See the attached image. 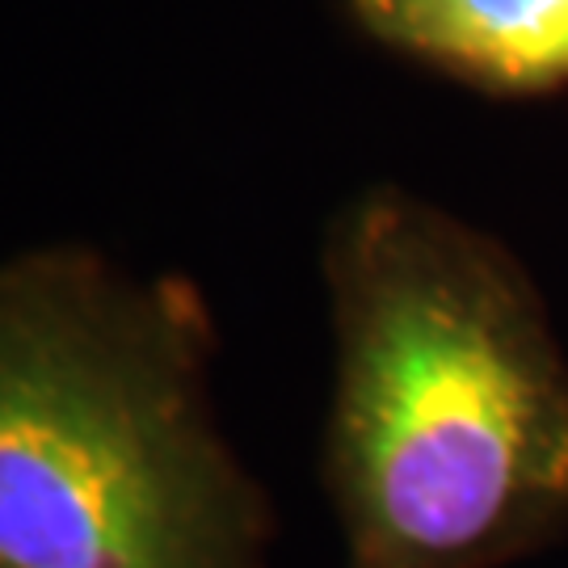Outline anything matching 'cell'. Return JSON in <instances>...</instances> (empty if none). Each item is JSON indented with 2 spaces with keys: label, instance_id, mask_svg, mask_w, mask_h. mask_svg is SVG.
<instances>
[{
  "label": "cell",
  "instance_id": "cell-1",
  "mask_svg": "<svg viewBox=\"0 0 568 568\" xmlns=\"http://www.w3.org/2000/svg\"><path fill=\"white\" fill-rule=\"evenodd\" d=\"M349 568H497L568 523V363L518 265L375 190L328 241Z\"/></svg>",
  "mask_w": 568,
  "mask_h": 568
},
{
  "label": "cell",
  "instance_id": "cell-3",
  "mask_svg": "<svg viewBox=\"0 0 568 568\" xmlns=\"http://www.w3.org/2000/svg\"><path fill=\"white\" fill-rule=\"evenodd\" d=\"M379 42L485 89L568 84V0H349Z\"/></svg>",
  "mask_w": 568,
  "mask_h": 568
},
{
  "label": "cell",
  "instance_id": "cell-2",
  "mask_svg": "<svg viewBox=\"0 0 568 568\" xmlns=\"http://www.w3.org/2000/svg\"><path fill=\"white\" fill-rule=\"evenodd\" d=\"M206 358L194 286L89 248L0 265V568H270Z\"/></svg>",
  "mask_w": 568,
  "mask_h": 568
}]
</instances>
